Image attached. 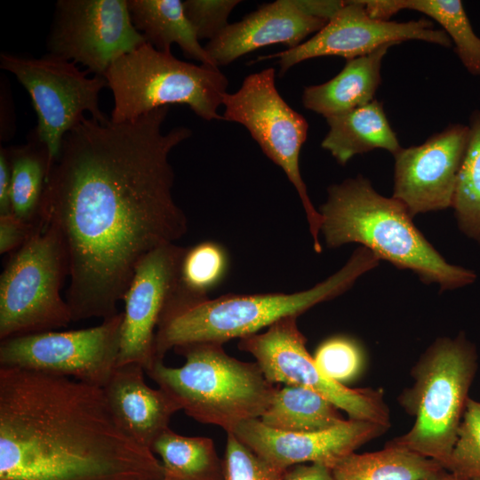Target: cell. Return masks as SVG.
Wrapping results in <instances>:
<instances>
[{
  "label": "cell",
  "instance_id": "6da1fadb",
  "mask_svg": "<svg viewBox=\"0 0 480 480\" xmlns=\"http://www.w3.org/2000/svg\"><path fill=\"white\" fill-rule=\"evenodd\" d=\"M169 107L134 120H83L64 137L51 167L41 219L64 243L72 321L118 314L136 266L148 252L173 244L188 220L172 196L171 151L192 132L162 130Z\"/></svg>",
  "mask_w": 480,
  "mask_h": 480
},
{
  "label": "cell",
  "instance_id": "7a4b0ae2",
  "mask_svg": "<svg viewBox=\"0 0 480 480\" xmlns=\"http://www.w3.org/2000/svg\"><path fill=\"white\" fill-rule=\"evenodd\" d=\"M118 424L103 388L0 367V480H163Z\"/></svg>",
  "mask_w": 480,
  "mask_h": 480
},
{
  "label": "cell",
  "instance_id": "3957f363",
  "mask_svg": "<svg viewBox=\"0 0 480 480\" xmlns=\"http://www.w3.org/2000/svg\"><path fill=\"white\" fill-rule=\"evenodd\" d=\"M319 211L326 246L357 243L380 260L410 269L425 284H437L441 291L454 290L475 282L474 271L448 263L412 222L399 200L379 194L358 175L328 188Z\"/></svg>",
  "mask_w": 480,
  "mask_h": 480
},
{
  "label": "cell",
  "instance_id": "277c9868",
  "mask_svg": "<svg viewBox=\"0 0 480 480\" xmlns=\"http://www.w3.org/2000/svg\"><path fill=\"white\" fill-rule=\"evenodd\" d=\"M380 259L365 247L357 248L335 274L316 286L294 293L226 294L207 299L162 321L155 341L156 359L176 347L191 343L223 345L244 338L278 320L299 316L312 307L348 290L356 279L378 266Z\"/></svg>",
  "mask_w": 480,
  "mask_h": 480
},
{
  "label": "cell",
  "instance_id": "5b68a950",
  "mask_svg": "<svg viewBox=\"0 0 480 480\" xmlns=\"http://www.w3.org/2000/svg\"><path fill=\"white\" fill-rule=\"evenodd\" d=\"M173 350L185 358L182 366L170 367L156 359L145 372L195 420L228 434L245 420L260 419L269 406L277 387L256 362L232 357L215 343L186 344Z\"/></svg>",
  "mask_w": 480,
  "mask_h": 480
},
{
  "label": "cell",
  "instance_id": "8992f818",
  "mask_svg": "<svg viewBox=\"0 0 480 480\" xmlns=\"http://www.w3.org/2000/svg\"><path fill=\"white\" fill-rule=\"evenodd\" d=\"M477 367L476 348L464 332L436 339L412 367L413 384L397 396L414 423L388 443L432 459L445 469Z\"/></svg>",
  "mask_w": 480,
  "mask_h": 480
},
{
  "label": "cell",
  "instance_id": "52a82bcc",
  "mask_svg": "<svg viewBox=\"0 0 480 480\" xmlns=\"http://www.w3.org/2000/svg\"><path fill=\"white\" fill-rule=\"evenodd\" d=\"M104 77L114 97L113 123L174 104L188 106L206 121L223 120L218 109L228 81L219 68L180 60L145 43L116 58Z\"/></svg>",
  "mask_w": 480,
  "mask_h": 480
},
{
  "label": "cell",
  "instance_id": "ba28073f",
  "mask_svg": "<svg viewBox=\"0 0 480 480\" xmlns=\"http://www.w3.org/2000/svg\"><path fill=\"white\" fill-rule=\"evenodd\" d=\"M69 265L57 229L44 223L13 252L0 276V340L67 326L60 290Z\"/></svg>",
  "mask_w": 480,
  "mask_h": 480
},
{
  "label": "cell",
  "instance_id": "9c48e42d",
  "mask_svg": "<svg viewBox=\"0 0 480 480\" xmlns=\"http://www.w3.org/2000/svg\"><path fill=\"white\" fill-rule=\"evenodd\" d=\"M275 78L273 68L247 76L236 92L225 94L223 120L244 125L262 152L284 172L301 201L314 250L320 253L322 217L309 198L299 164L308 124L280 95Z\"/></svg>",
  "mask_w": 480,
  "mask_h": 480
},
{
  "label": "cell",
  "instance_id": "30bf717a",
  "mask_svg": "<svg viewBox=\"0 0 480 480\" xmlns=\"http://www.w3.org/2000/svg\"><path fill=\"white\" fill-rule=\"evenodd\" d=\"M1 68L12 73L28 92L37 116L34 132L49 155V170L57 160L65 135L84 117L106 124L108 118L99 106L100 91L108 86L102 76L88 77L76 63L47 54L26 58L0 54Z\"/></svg>",
  "mask_w": 480,
  "mask_h": 480
},
{
  "label": "cell",
  "instance_id": "8fae6325",
  "mask_svg": "<svg viewBox=\"0 0 480 480\" xmlns=\"http://www.w3.org/2000/svg\"><path fill=\"white\" fill-rule=\"evenodd\" d=\"M296 316L284 317L263 333L240 339L238 348L250 353L271 383L302 387L329 400L349 419L391 427L390 411L381 389L352 388L326 377L307 350V339Z\"/></svg>",
  "mask_w": 480,
  "mask_h": 480
},
{
  "label": "cell",
  "instance_id": "7c38bea8",
  "mask_svg": "<svg viewBox=\"0 0 480 480\" xmlns=\"http://www.w3.org/2000/svg\"><path fill=\"white\" fill-rule=\"evenodd\" d=\"M123 318L119 312L90 328L3 340L0 367L56 374L103 388L118 364Z\"/></svg>",
  "mask_w": 480,
  "mask_h": 480
},
{
  "label": "cell",
  "instance_id": "4fadbf2b",
  "mask_svg": "<svg viewBox=\"0 0 480 480\" xmlns=\"http://www.w3.org/2000/svg\"><path fill=\"white\" fill-rule=\"evenodd\" d=\"M145 43L132 24L128 0H59L46 45L48 54L104 76L116 58Z\"/></svg>",
  "mask_w": 480,
  "mask_h": 480
},
{
  "label": "cell",
  "instance_id": "5bb4252c",
  "mask_svg": "<svg viewBox=\"0 0 480 480\" xmlns=\"http://www.w3.org/2000/svg\"><path fill=\"white\" fill-rule=\"evenodd\" d=\"M408 40H420L443 47L452 41L443 29L434 28L428 19L396 22L371 17L363 0L345 1L344 5L308 40L284 51L265 55L258 60L278 59L279 76L304 60L339 56L347 60L365 56L380 47L398 44Z\"/></svg>",
  "mask_w": 480,
  "mask_h": 480
},
{
  "label": "cell",
  "instance_id": "9a60e30c",
  "mask_svg": "<svg viewBox=\"0 0 480 480\" xmlns=\"http://www.w3.org/2000/svg\"><path fill=\"white\" fill-rule=\"evenodd\" d=\"M468 132V125L451 124L424 143L402 148L394 156L393 197L412 217L452 206Z\"/></svg>",
  "mask_w": 480,
  "mask_h": 480
},
{
  "label": "cell",
  "instance_id": "2e32d148",
  "mask_svg": "<svg viewBox=\"0 0 480 480\" xmlns=\"http://www.w3.org/2000/svg\"><path fill=\"white\" fill-rule=\"evenodd\" d=\"M186 247L173 244L148 252L136 266L123 299L117 365L137 363L147 370L156 359L155 341L162 315L172 296Z\"/></svg>",
  "mask_w": 480,
  "mask_h": 480
},
{
  "label": "cell",
  "instance_id": "e0dca14e",
  "mask_svg": "<svg viewBox=\"0 0 480 480\" xmlns=\"http://www.w3.org/2000/svg\"><path fill=\"white\" fill-rule=\"evenodd\" d=\"M389 428L372 421L348 419L325 430L293 433L270 428L260 419H253L240 423L231 433L281 469L307 462L332 469L345 457L382 436Z\"/></svg>",
  "mask_w": 480,
  "mask_h": 480
},
{
  "label": "cell",
  "instance_id": "ac0fdd59",
  "mask_svg": "<svg viewBox=\"0 0 480 480\" xmlns=\"http://www.w3.org/2000/svg\"><path fill=\"white\" fill-rule=\"evenodd\" d=\"M326 23L305 13L295 0H276L262 4L240 21L229 24L204 48L218 67L224 66L275 44L294 48Z\"/></svg>",
  "mask_w": 480,
  "mask_h": 480
},
{
  "label": "cell",
  "instance_id": "d6986e66",
  "mask_svg": "<svg viewBox=\"0 0 480 480\" xmlns=\"http://www.w3.org/2000/svg\"><path fill=\"white\" fill-rule=\"evenodd\" d=\"M144 372L143 366L137 363L117 365L103 390L120 427L151 450L155 441L169 428L172 416L180 409L163 389L150 388Z\"/></svg>",
  "mask_w": 480,
  "mask_h": 480
},
{
  "label": "cell",
  "instance_id": "ffe728a7",
  "mask_svg": "<svg viewBox=\"0 0 480 480\" xmlns=\"http://www.w3.org/2000/svg\"><path fill=\"white\" fill-rule=\"evenodd\" d=\"M394 45L388 44L365 56L347 60L331 80L305 87L301 98L304 108L326 119L372 102L381 81L382 60Z\"/></svg>",
  "mask_w": 480,
  "mask_h": 480
},
{
  "label": "cell",
  "instance_id": "44dd1931",
  "mask_svg": "<svg viewBox=\"0 0 480 480\" xmlns=\"http://www.w3.org/2000/svg\"><path fill=\"white\" fill-rule=\"evenodd\" d=\"M329 131L321 147L345 165L354 156L376 148L395 156L401 148L382 104L377 100L342 115L326 118Z\"/></svg>",
  "mask_w": 480,
  "mask_h": 480
},
{
  "label": "cell",
  "instance_id": "7402d4cb",
  "mask_svg": "<svg viewBox=\"0 0 480 480\" xmlns=\"http://www.w3.org/2000/svg\"><path fill=\"white\" fill-rule=\"evenodd\" d=\"M131 19L146 42L164 52L177 44L187 58L219 68L202 46L180 0H128Z\"/></svg>",
  "mask_w": 480,
  "mask_h": 480
},
{
  "label": "cell",
  "instance_id": "603a6c76",
  "mask_svg": "<svg viewBox=\"0 0 480 480\" xmlns=\"http://www.w3.org/2000/svg\"><path fill=\"white\" fill-rule=\"evenodd\" d=\"M368 14L388 20L397 12L417 11L439 23L454 43L455 51L467 70L480 76V37L472 28L460 0H364Z\"/></svg>",
  "mask_w": 480,
  "mask_h": 480
},
{
  "label": "cell",
  "instance_id": "cb8c5ba5",
  "mask_svg": "<svg viewBox=\"0 0 480 480\" xmlns=\"http://www.w3.org/2000/svg\"><path fill=\"white\" fill-rule=\"evenodd\" d=\"M267 427L284 432L306 433L331 428L345 419L340 409L310 389L284 385L276 388L260 417Z\"/></svg>",
  "mask_w": 480,
  "mask_h": 480
},
{
  "label": "cell",
  "instance_id": "d4e9b609",
  "mask_svg": "<svg viewBox=\"0 0 480 480\" xmlns=\"http://www.w3.org/2000/svg\"><path fill=\"white\" fill-rule=\"evenodd\" d=\"M442 468L432 459L387 442L380 451L350 453L332 473L334 480H421Z\"/></svg>",
  "mask_w": 480,
  "mask_h": 480
},
{
  "label": "cell",
  "instance_id": "484cf974",
  "mask_svg": "<svg viewBox=\"0 0 480 480\" xmlns=\"http://www.w3.org/2000/svg\"><path fill=\"white\" fill-rule=\"evenodd\" d=\"M11 168L12 214L24 222L39 227L42 200L49 170L46 147L31 132L21 146L7 148Z\"/></svg>",
  "mask_w": 480,
  "mask_h": 480
},
{
  "label": "cell",
  "instance_id": "4316f807",
  "mask_svg": "<svg viewBox=\"0 0 480 480\" xmlns=\"http://www.w3.org/2000/svg\"><path fill=\"white\" fill-rule=\"evenodd\" d=\"M225 250L214 242H202L187 248L179 268L176 286L160 319L208 299V292L226 274Z\"/></svg>",
  "mask_w": 480,
  "mask_h": 480
},
{
  "label": "cell",
  "instance_id": "83f0119b",
  "mask_svg": "<svg viewBox=\"0 0 480 480\" xmlns=\"http://www.w3.org/2000/svg\"><path fill=\"white\" fill-rule=\"evenodd\" d=\"M151 451L162 460L163 480H222L223 464L213 441L166 429Z\"/></svg>",
  "mask_w": 480,
  "mask_h": 480
},
{
  "label": "cell",
  "instance_id": "f1b7e54d",
  "mask_svg": "<svg viewBox=\"0 0 480 480\" xmlns=\"http://www.w3.org/2000/svg\"><path fill=\"white\" fill-rule=\"evenodd\" d=\"M468 129L452 207L462 233L480 242V110L472 114Z\"/></svg>",
  "mask_w": 480,
  "mask_h": 480
},
{
  "label": "cell",
  "instance_id": "f546056e",
  "mask_svg": "<svg viewBox=\"0 0 480 480\" xmlns=\"http://www.w3.org/2000/svg\"><path fill=\"white\" fill-rule=\"evenodd\" d=\"M313 358L326 377L342 385L360 377L366 363L362 346L355 339L342 335L323 341Z\"/></svg>",
  "mask_w": 480,
  "mask_h": 480
},
{
  "label": "cell",
  "instance_id": "4dcf8cb0",
  "mask_svg": "<svg viewBox=\"0 0 480 480\" xmlns=\"http://www.w3.org/2000/svg\"><path fill=\"white\" fill-rule=\"evenodd\" d=\"M445 469L464 480H480V402L470 397Z\"/></svg>",
  "mask_w": 480,
  "mask_h": 480
},
{
  "label": "cell",
  "instance_id": "1f68e13d",
  "mask_svg": "<svg viewBox=\"0 0 480 480\" xmlns=\"http://www.w3.org/2000/svg\"><path fill=\"white\" fill-rule=\"evenodd\" d=\"M222 480H283L284 471L255 453L232 433L227 434Z\"/></svg>",
  "mask_w": 480,
  "mask_h": 480
},
{
  "label": "cell",
  "instance_id": "d6a6232c",
  "mask_svg": "<svg viewBox=\"0 0 480 480\" xmlns=\"http://www.w3.org/2000/svg\"><path fill=\"white\" fill-rule=\"evenodd\" d=\"M240 3L238 0H186L183 6L198 39L212 41L229 25V14Z\"/></svg>",
  "mask_w": 480,
  "mask_h": 480
},
{
  "label": "cell",
  "instance_id": "836d02e7",
  "mask_svg": "<svg viewBox=\"0 0 480 480\" xmlns=\"http://www.w3.org/2000/svg\"><path fill=\"white\" fill-rule=\"evenodd\" d=\"M39 227L28 224L12 213L0 215V253L20 249Z\"/></svg>",
  "mask_w": 480,
  "mask_h": 480
},
{
  "label": "cell",
  "instance_id": "e575fe53",
  "mask_svg": "<svg viewBox=\"0 0 480 480\" xmlns=\"http://www.w3.org/2000/svg\"><path fill=\"white\" fill-rule=\"evenodd\" d=\"M283 480H334L332 469L320 464H298L284 471Z\"/></svg>",
  "mask_w": 480,
  "mask_h": 480
},
{
  "label": "cell",
  "instance_id": "d590c367",
  "mask_svg": "<svg viewBox=\"0 0 480 480\" xmlns=\"http://www.w3.org/2000/svg\"><path fill=\"white\" fill-rule=\"evenodd\" d=\"M300 10L309 16L327 22L344 5L345 1L326 0H295Z\"/></svg>",
  "mask_w": 480,
  "mask_h": 480
},
{
  "label": "cell",
  "instance_id": "8d00e7d4",
  "mask_svg": "<svg viewBox=\"0 0 480 480\" xmlns=\"http://www.w3.org/2000/svg\"><path fill=\"white\" fill-rule=\"evenodd\" d=\"M12 213L11 168L7 148H0V215Z\"/></svg>",
  "mask_w": 480,
  "mask_h": 480
},
{
  "label": "cell",
  "instance_id": "74e56055",
  "mask_svg": "<svg viewBox=\"0 0 480 480\" xmlns=\"http://www.w3.org/2000/svg\"><path fill=\"white\" fill-rule=\"evenodd\" d=\"M421 480H463L450 471L442 468L439 471L421 479Z\"/></svg>",
  "mask_w": 480,
  "mask_h": 480
},
{
  "label": "cell",
  "instance_id": "f35d334b",
  "mask_svg": "<svg viewBox=\"0 0 480 480\" xmlns=\"http://www.w3.org/2000/svg\"><path fill=\"white\" fill-rule=\"evenodd\" d=\"M464 480V479H463Z\"/></svg>",
  "mask_w": 480,
  "mask_h": 480
}]
</instances>
